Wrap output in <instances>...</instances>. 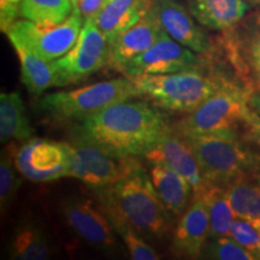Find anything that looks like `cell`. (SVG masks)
<instances>
[{
	"mask_svg": "<svg viewBox=\"0 0 260 260\" xmlns=\"http://www.w3.org/2000/svg\"><path fill=\"white\" fill-rule=\"evenodd\" d=\"M171 132L167 116L133 99L106 106L82 119L76 129L77 139L118 157H144Z\"/></svg>",
	"mask_w": 260,
	"mask_h": 260,
	"instance_id": "1",
	"label": "cell"
},
{
	"mask_svg": "<svg viewBox=\"0 0 260 260\" xmlns=\"http://www.w3.org/2000/svg\"><path fill=\"white\" fill-rule=\"evenodd\" d=\"M107 217L129 224L144 239H162L170 230V212L140 161L118 181L96 190Z\"/></svg>",
	"mask_w": 260,
	"mask_h": 260,
	"instance_id": "2",
	"label": "cell"
},
{
	"mask_svg": "<svg viewBox=\"0 0 260 260\" xmlns=\"http://www.w3.org/2000/svg\"><path fill=\"white\" fill-rule=\"evenodd\" d=\"M162 75H140L130 77L140 96H146L155 106L168 111L190 113L216 94L228 81L206 74L201 69Z\"/></svg>",
	"mask_w": 260,
	"mask_h": 260,
	"instance_id": "3",
	"label": "cell"
},
{
	"mask_svg": "<svg viewBox=\"0 0 260 260\" xmlns=\"http://www.w3.org/2000/svg\"><path fill=\"white\" fill-rule=\"evenodd\" d=\"M186 139V138H184ZM209 186L225 188L237 178L258 174L260 154L240 139L239 133L187 138Z\"/></svg>",
	"mask_w": 260,
	"mask_h": 260,
	"instance_id": "4",
	"label": "cell"
},
{
	"mask_svg": "<svg viewBox=\"0 0 260 260\" xmlns=\"http://www.w3.org/2000/svg\"><path fill=\"white\" fill-rule=\"evenodd\" d=\"M140 96L134 81L118 77L81 88L45 94L37 102V110L57 121H82L106 106Z\"/></svg>",
	"mask_w": 260,
	"mask_h": 260,
	"instance_id": "5",
	"label": "cell"
},
{
	"mask_svg": "<svg viewBox=\"0 0 260 260\" xmlns=\"http://www.w3.org/2000/svg\"><path fill=\"white\" fill-rule=\"evenodd\" d=\"M249 89L226 82L216 94L182 118L174 132L183 138H194L219 133H239L251 117Z\"/></svg>",
	"mask_w": 260,
	"mask_h": 260,
	"instance_id": "6",
	"label": "cell"
},
{
	"mask_svg": "<svg viewBox=\"0 0 260 260\" xmlns=\"http://www.w3.org/2000/svg\"><path fill=\"white\" fill-rule=\"evenodd\" d=\"M84 19L74 8L69 17L56 25H40L28 19L16 21L5 34L12 46L34 52L45 60L52 61L67 54L76 44Z\"/></svg>",
	"mask_w": 260,
	"mask_h": 260,
	"instance_id": "7",
	"label": "cell"
},
{
	"mask_svg": "<svg viewBox=\"0 0 260 260\" xmlns=\"http://www.w3.org/2000/svg\"><path fill=\"white\" fill-rule=\"evenodd\" d=\"M68 177L77 178L95 190L111 186L139 161L136 157H118L109 153L82 139H77L74 144H68Z\"/></svg>",
	"mask_w": 260,
	"mask_h": 260,
	"instance_id": "8",
	"label": "cell"
},
{
	"mask_svg": "<svg viewBox=\"0 0 260 260\" xmlns=\"http://www.w3.org/2000/svg\"><path fill=\"white\" fill-rule=\"evenodd\" d=\"M110 44L94 18L86 19L74 47L53 61L54 86H68L86 80L107 65Z\"/></svg>",
	"mask_w": 260,
	"mask_h": 260,
	"instance_id": "9",
	"label": "cell"
},
{
	"mask_svg": "<svg viewBox=\"0 0 260 260\" xmlns=\"http://www.w3.org/2000/svg\"><path fill=\"white\" fill-rule=\"evenodd\" d=\"M17 171L28 180L48 182L68 177L69 152L67 142L30 139L15 154Z\"/></svg>",
	"mask_w": 260,
	"mask_h": 260,
	"instance_id": "10",
	"label": "cell"
},
{
	"mask_svg": "<svg viewBox=\"0 0 260 260\" xmlns=\"http://www.w3.org/2000/svg\"><path fill=\"white\" fill-rule=\"evenodd\" d=\"M61 213L70 229L87 245L102 252L113 253L117 249L116 230L100 207L84 198H68L61 204Z\"/></svg>",
	"mask_w": 260,
	"mask_h": 260,
	"instance_id": "11",
	"label": "cell"
},
{
	"mask_svg": "<svg viewBox=\"0 0 260 260\" xmlns=\"http://www.w3.org/2000/svg\"><path fill=\"white\" fill-rule=\"evenodd\" d=\"M195 53L197 52L174 40L165 32L153 46L130 60L122 73L128 77H135L197 69L203 67L204 60Z\"/></svg>",
	"mask_w": 260,
	"mask_h": 260,
	"instance_id": "12",
	"label": "cell"
},
{
	"mask_svg": "<svg viewBox=\"0 0 260 260\" xmlns=\"http://www.w3.org/2000/svg\"><path fill=\"white\" fill-rule=\"evenodd\" d=\"M225 46L230 60L251 83V89H260V11L246 16L228 29Z\"/></svg>",
	"mask_w": 260,
	"mask_h": 260,
	"instance_id": "13",
	"label": "cell"
},
{
	"mask_svg": "<svg viewBox=\"0 0 260 260\" xmlns=\"http://www.w3.org/2000/svg\"><path fill=\"white\" fill-rule=\"evenodd\" d=\"M149 12L174 40L199 54H207L212 50L210 39L195 23L193 15L177 0H153Z\"/></svg>",
	"mask_w": 260,
	"mask_h": 260,
	"instance_id": "14",
	"label": "cell"
},
{
	"mask_svg": "<svg viewBox=\"0 0 260 260\" xmlns=\"http://www.w3.org/2000/svg\"><path fill=\"white\" fill-rule=\"evenodd\" d=\"M144 157L151 164H164L178 172L189 182L194 197H201L209 187L204 180L190 144L183 136L175 133L174 129Z\"/></svg>",
	"mask_w": 260,
	"mask_h": 260,
	"instance_id": "15",
	"label": "cell"
},
{
	"mask_svg": "<svg viewBox=\"0 0 260 260\" xmlns=\"http://www.w3.org/2000/svg\"><path fill=\"white\" fill-rule=\"evenodd\" d=\"M210 239V219L203 197H194L174 232L171 251L176 256L197 259Z\"/></svg>",
	"mask_w": 260,
	"mask_h": 260,
	"instance_id": "16",
	"label": "cell"
},
{
	"mask_svg": "<svg viewBox=\"0 0 260 260\" xmlns=\"http://www.w3.org/2000/svg\"><path fill=\"white\" fill-rule=\"evenodd\" d=\"M165 31L148 12L138 23L126 29L110 44L107 67L123 71L130 60L147 51L160 39Z\"/></svg>",
	"mask_w": 260,
	"mask_h": 260,
	"instance_id": "17",
	"label": "cell"
},
{
	"mask_svg": "<svg viewBox=\"0 0 260 260\" xmlns=\"http://www.w3.org/2000/svg\"><path fill=\"white\" fill-rule=\"evenodd\" d=\"M190 14L204 27L228 30L239 24L249 11L247 0H187Z\"/></svg>",
	"mask_w": 260,
	"mask_h": 260,
	"instance_id": "18",
	"label": "cell"
},
{
	"mask_svg": "<svg viewBox=\"0 0 260 260\" xmlns=\"http://www.w3.org/2000/svg\"><path fill=\"white\" fill-rule=\"evenodd\" d=\"M152 3L153 0H107L94 21L111 44L121 32L148 14Z\"/></svg>",
	"mask_w": 260,
	"mask_h": 260,
	"instance_id": "19",
	"label": "cell"
},
{
	"mask_svg": "<svg viewBox=\"0 0 260 260\" xmlns=\"http://www.w3.org/2000/svg\"><path fill=\"white\" fill-rule=\"evenodd\" d=\"M149 175L167 210L172 216L181 217L194 198L193 188L189 182L164 164H152Z\"/></svg>",
	"mask_w": 260,
	"mask_h": 260,
	"instance_id": "20",
	"label": "cell"
},
{
	"mask_svg": "<svg viewBox=\"0 0 260 260\" xmlns=\"http://www.w3.org/2000/svg\"><path fill=\"white\" fill-rule=\"evenodd\" d=\"M53 254L50 237L37 222L25 220L16 226L9 245V258L45 260Z\"/></svg>",
	"mask_w": 260,
	"mask_h": 260,
	"instance_id": "21",
	"label": "cell"
},
{
	"mask_svg": "<svg viewBox=\"0 0 260 260\" xmlns=\"http://www.w3.org/2000/svg\"><path fill=\"white\" fill-rule=\"evenodd\" d=\"M31 135L32 129L19 93L3 92L0 94V140L3 144L28 141Z\"/></svg>",
	"mask_w": 260,
	"mask_h": 260,
	"instance_id": "22",
	"label": "cell"
},
{
	"mask_svg": "<svg viewBox=\"0 0 260 260\" xmlns=\"http://www.w3.org/2000/svg\"><path fill=\"white\" fill-rule=\"evenodd\" d=\"M225 190L236 217L260 223L259 172L237 178L225 187Z\"/></svg>",
	"mask_w": 260,
	"mask_h": 260,
	"instance_id": "23",
	"label": "cell"
},
{
	"mask_svg": "<svg viewBox=\"0 0 260 260\" xmlns=\"http://www.w3.org/2000/svg\"><path fill=\"white\" fill-rule=\"evenodd\" d=\"M21 64V79L28 89L34 95H41L45 90L54 86L56 71L53 61L45 60L34 52L23 47H15Z\"/></svg>",
	"mask_w": 260,
	"mask_h": 260,
	"instance_id": "24",
	"label": "cell"
},
{
	"mask_svg": "<svg viewBox=\"0 0 260 260\" xmlns=\"http://www.w3.org/2000/svg\"><path fill=\"white\" fill-rule=\"evenodd\" d=\"M201 197L209 213L210 240L230 236L232 225L236 216L228 198L225 188L209 186Z\"/></svg>",
	"mask_w": 260,
	"mask_h": 260,
	"instance_id": "25",
	"label": "cell"
},
{
	"mask_svg": "<svg viewBox=\"0 0 260 260\" xmlns=\"http://www.w3.org/2000/svg\"><path fill=\"white\" fill-rule=\"evenodd\" d=\"M71 0H22L19 16L40 25H56L73 14Z\"/></svg>",
	"mask_w": 260,
	"mask_h": 260,
	"instance_id": "26",
	"label": "cell"
},
{
	"mask_svg": "<svg viewBox=\"0 0 260 260\" xmlns=\"http://www.w3.org/2000/svg\"><path fill=\"white\" fill-rule=\"evenodd\" d=\"M111 222L113 229L122 237L124 246L128 249L130 258L134 260H157L159 259L158 253L145 241V239L140 234L133 229L129 224L123 220L115 218V217H107Z\"/></svg>",
	"mask_w": 260,
	"mask_h": 260,
	"instance_id": "27",
	"label": "cell"
},
{
	"mask_svg": "<svg viewBox=\"0 0 260 260\" xmlns=\"http://www.w3.org/2000/svg\"><path fill=\"white\" fill-rule=\"evenodd\" d=\"M203 255L217 260H255L256 256L236 242L232 236L212 239L205 246Z\"/></svg>",
	"mask_w": 260,
	"mask_h": 260,
	"instance_id": "28",
	"label": "cell"
},
{
	"mask_svg": "<svg viewBox=\"0 0 260 260\" xmlns=\"http://www.w3.org/2000/svg\"><path fill=\"white\" fill-rule=\"evenodd\" d=\"M15 160L12 161L8 154H2L0 160V207L2 213L6 212L15 200L21 180L16 175Z\"/></svg>",
	"mask_w": 260,
	"mask_h": 260,
	"instance_id": "29",
	"label": "cell"
},
{
	"mask_svg": "<svg viewBox=\"0 0 260 260\" xmlns=\"http://www.w3.org/2000/svg\"><path fill=\"white\" fill-rule=\"evenodd\" d=\"M230 236L255 255L256 247L260 240V223L241 218V217H235Z\"/></svg>",
	"mask_w": 260,
	"mask_h": 260,
	"instance_id": "30",
	"label": "cell"
},
{
	"mask_svg": "<svg viewBox=\"0 0 260 260\" xmlns=\"http://www.w3.org/2000/svg\"><path fill=\"white\" fill-rule=\"evenodd\" d=\"M243 140L260 147V116L254 111L243 125Z\"/></svg>",
	"mask_w": 260,
	"mask_h": 260,
	"instance_id": "31",
	"label": "cell"
},
{
	"mask_svg": "<svg viewBox=\"0 0 260 260\" xmlns=\"http://www.w3.org/2000/svg\"><path fill=\"white\" fill-rule=\"evenodd\" d=\"M248 105L255 113L260 116V89H249Z\"/></svg>",
	"mask_w": 260,
	"mask_h": 260,
	"instance_id": "32",
	"label": "cell"
},
{
	"mask_svg": "<svg viewBox=\"0 0 260 260\" xmlns=\"http://www.w3.org/2000/svg\"><path fill=\"white\" fill-rule=\"evenodd\" d=\"M247 2H248L251 5H255L260 8V0H247Z\"/></svg>",
	"mask_w": 260,
	"mask_h": 260,
	"instance_id": "33",
	"label": "cell"
},
{
	"mask_svg": "<svg viewBox=\"0 0 260 260\" xmlns=\"http://www.w3.org/2000/svg\"><path fill=\"white\" fill-rule=\"evenodd\" d=\"M259 178H260V174H259Z\"/></svg>",
	"mask_w": 260,
	"mask_h": 260,
	"instance_id": "34",
	"label": "cell"
}]
</instances>
